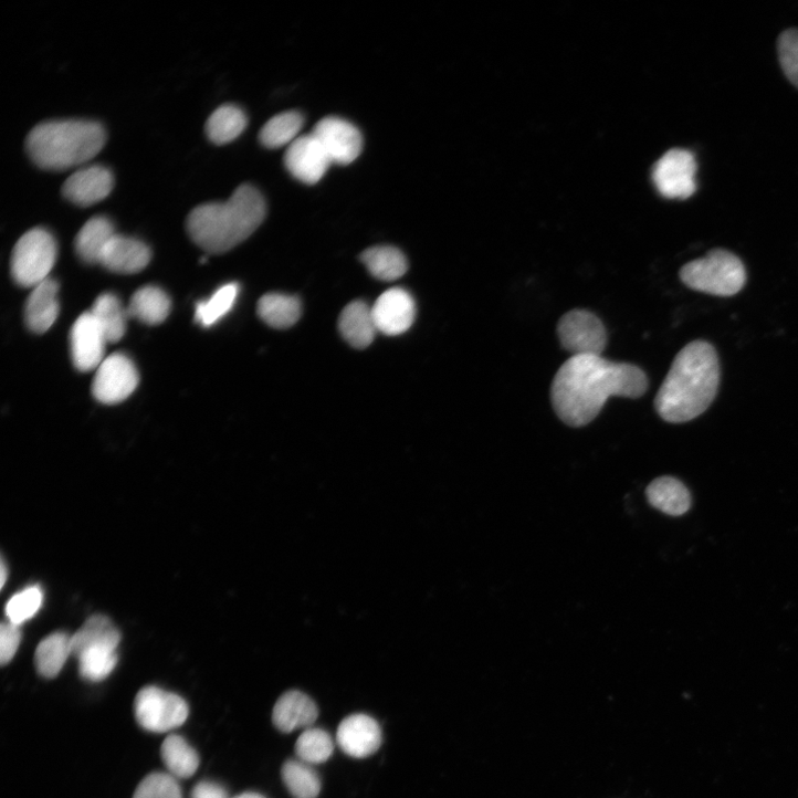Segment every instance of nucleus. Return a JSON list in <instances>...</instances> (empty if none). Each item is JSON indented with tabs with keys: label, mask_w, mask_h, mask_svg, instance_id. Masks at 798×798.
Instances as JSON below:
<instances>
[{
	"label": "nucleus",
	"mask_w": 798,
	"mask_h": 798,
	"mask_svg": "<svg viewBox=\"0 0 798 798\" xmlns=\"http://www.w3.org/2000/svg\"><path fill=\"white\" fill-rule=\"evenodd\" d=\"M371 312L377 332L396 336L411 328L416 321L417 306L407 290L393 287L377 298Z\"/></svg>",
	"instance_id": "f8f14e48"
},
{
	"label": "nucleus",
	"mask_w": 798,
	"mask_h": 798,
	"mask_svg": "<svg viewBox=\"0 0 798 798\" xmlns=\"http://www.w3.org/2000/svg\"><path fill=\"white\" fill-rule=\"evenodd\" d=\"M318 716L314 701L298 691H288L276 702L272 718L274 725L283 733L311 726Z\"/></svg>",
	"instance_id": "a211bd4d"
},
{
	"label": "nucleus",
	"mask_w": 798,
	"mask_h": 798,
	"mask_svg": "<svg viewBox=\"0 0 798 798\" xmlns=\"http://www.w3.org/2000/svg\"><path fill=\"white\" fill-rule=\"evenodd\" d=\"M116 234L114 223L107 217L91 219L76 237L78 256L86 263H101L106 248Z\"/></svg>",
	"instance_id": "412c9836"
},
{
	"label": "nucleus",
	"mask_w": 798,
	"mask_h": 798,
	"mask_svg": "<svg viewBox=\"0 0 798 798\" xmlns=\"http://www.w3.org/2000/svg\"><path fill=\"white\" fill-rule=\"evenodd\" d=\"M59 291V283L51 277L34 287L25 309L27 324L34 333L43 334L56 322L60 315Z\"/></svg>",
	"instance_id": "6ab92c4d"
},
{
	"label": "nucleus",
	"mask_w": 798,
	"mask_h": 798,
	"mask_svg": "<svg viewBox=\"0 0 798 798\" xmlns=\"http://www.w3.org/2000/svg\"><path fill=\"white\" fill-rule=\"evenodd\" d=\"M282 777L294 798H316L321 791L317 773L302 760H287L283 765Z\"/></svg>",
	"instance_id": "2f4dec72"
},
{
	"label": "nucleus",
	"mask_w": 798,
	"mask_h": 798,
	"mask_svg": "<svg viewBox=\"0 0 798 798\" xmlns=\"http://www.w3.org/2000/svg\"><path fill=\"white\" fill-rule=\"evenodd\" d=\"M90 312L97 321L108 343H117L124 337L129 315L116 295L111 293L101 295Z\"/></svg>",
	"instance_id": "c85d7f7f"
},
{
	"label": "nucleus",
	"mask_w": 798,
	"mask_h": 798,
	"mask_svg": "<svg viewBox=\"0 0 798 798\" xmlns=\"http://www.w3.org/2000/svg\"><path fill=\"white\" fill-rule=\"evenodd\" d=\"M72 356L81 371L97 369L104 361L108 340L91 312L75 322L71 333Z\"/></svg>",
	"instance_id": "2eb2a0df"
},
{
	"label": "nucleus",
	"mask_w": 798,
	"mask_h": 798,
	"mask_svg": "<svg viewBox=\"0 0 798 798\" xmlns=\"http://www.w3.org/2000/svg\"><path fill=\"white\" fill-rule=\"evenodd\" d=\"M696 169L693 154L683 149H672L658 160L652 171V179L664 198L685 200L696 191Z\"/></svg>",
	"instance_id": "1a4fd4ad"
},
{
	"label": "nucleus",
	"mask_w": 798,
	"mask_h": 798,
	"mask_svg": "<svg viewBox=\"0 0 798 798\" xmlns=\"http://www.w3.org/2000/svg\"><path fill=\"white\" fill-rule=\"evenodd\" d=\"M233 798H265L264 796L258 794V792H243L239 796H235Z\"/></svg>",
	"instance_id": "79ce46f5"
},
{
	"label": "nucleus",
	"mask_w": 798,
	"mask_h": 798,
	"mask_svg": "<svg viewBox=\"0 0 798 798\" xmlns=\"http://www.w3.org/2000/svg\"><path fill=\"white\" fill-rule=\"evenodd\" d=\"M135 715L143 728L164 733L181 726L187 721L189 706L175 693L157 686H147L136 696Z\"/></svg>",
	"instance_id": "0eeeda50"
},
{
	"label": "nucleus",
	"mask_w": 798,
	"mask_h": 798,
	"mask_svg": "<svg viewBox=\"0 0 798 798\" xmlns=\"http://www.w3.org/2000/svg\"><path fill=\"white\" fill-rule=\"evenodd\" d=\"M303 116L297 112H286L270 119L260 133L261 144L269 149L290 146L303 127Z\"/></svg>",
	"instance_id": "7c9ffc66"
},
{
	"label": "nucleus",
	"mask_w": 798,
	"mask_h": 798,
	"mask_svg": "<svg viewBox=\"0 0 798 798\" xmlns=\"http://www.w3.org/2000/svg\"><path fill=\"white\" fill-rule=\"evenodd\" d=\"M336 739L344 753L351 757L364 758L380 747L381 731L370 716L355 714L339 724Z\"/></svg>",
	"instance_id": "dca6fc26"
},
{
	"label": "nucleus",
	"mask_w": 798,
	"mask_h": 798,
	"mask_svg": "<svg viewBox=\"0 0 798 798\" xmlns=\"http://www.w3.org/2000/svg\"><path fill=\"white\" fill-rule=\"evenodd\" d=\"M557 333L561 346L574 354L573 356H601L608 342L601 319L585 309L566 313L559 319Z\"/></svg>",
	"instance_id": "6e6552de"
},
{
	"label": "nucleus",
	"mask_w": 798,
	"mask_h": 798,
	"mask_svg": "<svg viewBox=\"0 0 798 798\" xmlns=\"http://www.w3.org/2000/svg\"><path fill=\"white\" fill-rule=\"evenodd\" d=\"M73 655L72 637L56 632L45 638L35 653V664L39 673L48 679L56 678L69 658Z\"/></svg>",
	"instance_id": "bb28decb"
},
{
	"label": "nucleus",
	"mask_w": 798,
	"mask_h": 798,
	"mask_svg": "<svg viewBox=\"0 0 798 798\" xmlns=\"http://www.w3.org/2000/svg\"><path fill=\"white\" fill-rule=\"evenodd\" d=\"M115 186L113 172L99 165L75 171L64 183L63 196L78 207H92L112 193Z\"/></svg>",
	"instance_id": "4468645a"
},
{
	"label": "nucleus",
	"mask_w": 798,
	"mask_h": 798,
	"mask_svg": "<svg viewBox=\"0 0 798 798\" xmlns=\"http://www.w3.org/2000/svg\"><path fill=\"white\" fill-rule=\"evenodd\" d=\"M649 503L670 516L684 515L691 507V494L683 483L673 477L653 481L647 490Z\"/></svg>",
	"instance_id": "4be33fe9"
},
{
	"label": "nucleus",
	"mask_w": 798,
	"mask_h": 798,
	"mask_svg": "<svg viewBox=\"0 0 798 798\" xmlns=\"http://www.w3.org/2000/svg\"><path fill=\"white\" fill-rule=\"evenodd\" d=\"M120 633L112 620L105 616H94L72 637L74 657L94 648L116 649L120 643Z\"/></svg>",
	"instance_id": "5701e85b"
},
{
	"label": "nucleus",
	"mask_w": 798,
	"mask_h": 798,
	"mask_svg": "<svg viewBox=\"0 0 798 798\" xmlns=\"http://www.w3.org/2000/svg\"><path fill=\"white\" fill-rule=\"evenodd\" d=\"M248 126L245 113L234 105L219 107L208 119L206 134L211 143L227 145L239 138Z\"/></svg>",
	"instance_id": "a878e982"
},
{
	"label": "nucleus",
	"mask_w": 798,
	"mask_h": 798,
	"mask_svg": "<svg viewBox=\"0 0 798 798\" xmlns=\"http://www.w3.org/2000/svg\"><path fill=\"white\" fill-rule=\"evenodd\" d=\"M43 599V591L38 586L17 594L7 606V616L10 622L20 626L32 619L41 609Z\"/></svg>",
	"instance_id": "c9c22d12"
},
{
	"label": "nucleus",
	"mask_w": 798,
	"mask_h": 798,
	"mask_svg": "<svg viewBox=\"0 0 798 798\" xmlns=\"http://www.w3.org/2000/svg\"><path fill=\"white\" fill-rule=\"evenodd\" d=\"M338 325L343 337L355 348L369 346L377 332L371 307L361 301H355L344 308Z\"/></svg>",
	"instance_id": "aec40b11"
},
{
	"label": "nucleus",
	"mask_w": 798,
	"mask_h": 798,
	"mask_svg": "<svg viewBox=\"0 0 798 798\" xmlns=\"http://www.w3.org/2000/svg\"><path fill=\"white\" fill-rule=\"evenodd\" d=\"M302 307L297 297L272 293L264 295L258 304V314L269 326L288 328L301 317Z\"/></svg>",
	"instance_id": "cd10ccee"
},
{
	"label": "nucleus",
	"mask_w": 798,
	"mask_h": 798,
	"mask_svg": "<svg viewBox=\"0 0 798 798\" xmlns=\"http://www.w3.org/2000/svg\"><path fill=\"white\" fill-rule=\"evenodd\" d=\"M57 243L51 232L36 228L17 243L12 255V274L24 287H36L48 279L56 263Z\"/></svg>",
	"instance_id": "423d86ee"
},
{
	"label": "nucleus",
	"mask_w": 798,
	"mask_h": 798,
	"mask_svg": "<svg viewBox=\"0 0 798 798\" xmlns=\"http://www.w3.org/2000/svg\"><path fill=\"white\" fill-rule=\"evenodd\" d=\"M22 634L19 626L9 622L0 628V662L3 665L10 663L20 647Z\"/></svg>",
	"instance_id": "58836bf2"
},
{
	"label": "nucleus",
	"mask_w": 798,
	"mask_h": 798,
	"mask_svg": "<svg viewBox=\"0 0 798 798\" xmlns=\"http://www.w3.org/2000/svg\"><path fill=\"white\" fill-rule=\"evenodd\" d=\"M81 675L91 682H99L107 679L115 670L118 662L116 649L94 648L77 657Z\"/></svg>",
	"instance_id": "72a5a7b5"
},
{
	"label": "nucleus",
	"mask_w": 798,
	"mask_h": 798,
	"mask_svg": "<svg viewBox=\"0 0 798 798\" xmlns=\"http://www.w3.org/2000/svg\"><path fill=\"white\" fill-rule=\"evenodd\" d=\"M718 384L714 347L703 340L692 342L674 358L655 397L657 412L668 423L690 422L712 405Z\"/></svg>",
	"instance_id": "f03ea898"
},
{
	"label": "nucleus",
	"mask_w": 798,
	"mask_h": 798,
	"mask_svg": "<svg viewBox=\"0 0 798 798\" xmlns=\"http://www.w3.org/2000/svg\"><path fill=\"white\" fill-rule=\"evenodd\" d=\"M191 798H229V795L222 785L203 780L195 786Z\"/></svg>",
	"instance_id": "ea45409f"
},
{
	"label": "nucleus",
	"mask_w": 798,
	"mask_h": 798,
	"mask_svg": "<svg viewBox=\"0 0 798 798\" xmlns=\"http://www.w3.org/2000/svg\"><path fill=\"white\" fill-rule=\"evenodd\" d=\"M284 162L290 174L306 185L317 183L332 165L313 134L301 136L291 144L286 149Z\"/></svg>",
	"instance_id": "ddd939ff"
},
{
	"label": "nucleus",
	"mask_w": 798,
	"mask_h": 798,
	"mask_svg": "<svg viewBox=\"0 0 798 798\" xmlns=\"http://www.w3.org/2000/svg\"><path fill=\"white\" fill-rule=\"evenodd\" d=\"M777 51L785 76L798 88V31H785L778 39Z\"/></svg>",
	"instance_id": "4c0bfd02"
},
{
	"label": "nucleus",
	"mask_w": 798,
	"mask_h": 798,
	"mask_svg": "<svg viewBox=\"0 0 798 798\" xmlns=\"http://www.w3.org/2000/svg\"><path fill=\"white\" fill-rule=\"evenodd\" d=\"M322 145L332 164L349 165L361 153L363 138L350 123L327 117L322 119L312 133Z\"/></svg>",
	"instance_id": "9b49d317"
},
{
	"label": "nucleus",
	"mask_w": 798,
	"mask_h": 798,
	"mask_svg": "<svg viewBox=\"0 0 798 798\" xmlns=\"http://www.w3.org/2000/svg\"><path fill=\"white\" fill-rule=\"evenodd\" d=\"M266 204L251 185L240 186L225 202L197 207L188 217L192 241L211 254L225 253L249 239L262 224Z\"/></svg>",
	"instance_id": "7ed1b4c3"
},
{
	"label": "nucleus",
	"mask_w": 798,
	"mask_h": 798,
	"mask_svg": "<svg viewBox=\"0 0 798 798\" xmlns=\"http://www.w3.org/2000/svg\"><path fill=\"white\" fill-rule=\"evenodd\" d=\"M171 302L165 291L157 286H146L137 291L127 308L129 317L148 325H158L170 314Z\"/></svg>",
	"instance_id": "b1692460"
},
{
	"label": "nucleus",
	"mask_w": 798,
	"mask_h": 798,
	"mask_svg": "<svg viewBox=\"0 0 798 798\" xmlns=\"http://www.w3.org/2000/svg\"><path fill=\"white\" fill-rule=\"evenodd\" d=\"M106 138L105 128L96 122L52 120L30 133L27 149L40 168L66 171L93 160L105 147Z\"/></svg>",
	"instance_id": "20e7f679"
},
{
	"label": "nucleus",
	"mask_w": 798,
	"mask_h": 798,
	"mask_svg": "<svg viewBox=\"0 0 798 798\" xmlns=\"http://www.w3.org/2000/svg\"><path fill=\"white\" fill-rule=\"evenodd\" d=\"M151 252L144 242L116 234L106 248L101 264L112 272L135 274L149 264Z\"/></svg>",
	"instance_id": "f3484780"
},
{
	"label": "nucleus",
	"mask_w": 798,
	"mask_h": 798,
	"mask_svg": "<svg viewBox=\"0 0 798 798\" xmlns=\"http://www.w3.org/2000/svg\"><path fill=\"white\" fill-rule=\"evenodd\" d=\"M680 277L691 290L726 297L743 288L746 272L736 255L716 249L685 264L680 271Z\"/></svg>",
	"instance_id": "39448f33"
},
{
	"label": "nucleus",
	"mask_w": 798,
	"mask_h": 798,
	"mask_svg": "<svg viewBox=\"0 0 798 798\" xmlns=\"http://www.w3.org/2000/svg\"><path fill=\"white\" fill-rule=\"evenodd\" d=\"M300 760L307 764L326 762L333 754L334 744L327 732L321 728H308L295 745Z\"/></svg>",
	"instance_id": "f704fd0d"
},
{
	"label": "nucleus",
	"mask_w": 798,
	"mask_h": 798,
	"mask_svg": "<svg viewBox=\"0 0 798 798\" xmlns=\"http://www.w3.org/2000/svg\"><path fill=\"white\" fill-rule=\"evenodd\" d=\"M647 389V375L638 366L602 356H571L554 378L552 402L565 424L582 428L599 416L609 397L638 398Z\"/></svg>",
	"instance_id": "f257e3e1"
},
{
	"label": "nucleus",
	"mask_w": 798,
	"mask_h": 798,
	"mask_svg": "<svg viewBox=\"0 0 798 798\" xmlns=\"http://www.w3.org/2000/svg\"><path fill=\"white\" fill-rule=\"evenodd\" d=\"M161 757L170 775L176 778L191 777L200 765L197 750L179 735H170L165 739Z\"/></svg>",
	"instance_id": "c756f323"
},
{
	"label": "nucleus",
	"mask_w": 798,
	"mask_h": 798,
	"mask_svg": "<svg viewBox=\"0 0 798 798\" xmlns=\"http://www.w3.org/2000/svg\"><path fill=\"white\" fill-rule=\"evenodd\" d=\"M0 570H2V575H0V578H2V584H0V585H2V586H0V587L4 588L7 580H8V574H9L8 566H7L4 558L2 559V567H0Z\"/></svg>",
	"instance_id": "a19ab883"
},
{
	"label": "nucleus",
	"mask_w": 798,
	"mask_h": 798,
	"mask_svg": "<svg viewBox=\"0 0 798 798\" xmlns=\"http://www.w3.org/2000/svg\"><path fill=\"white\" fill-rule=\"evenodd\" d=\"M139 375L135 364L123 354H113L97 368L93 393L98 402L115 406L126 401L136 390Z\"/></svg>",
	"instance_id": "9d476101"
},
{
	"label": "nucleus",
	"mask_w": 798,
	"mask_h": 798,
	"mask_svg": "<svg viewBox=\"0 0 798 798\" xmlns=\"http://www.w3.org/2000/svg\"><path fill=\"white\" fill-rule=\"evenodd\" d=\"M133 798H182V792L176 777L154 773L139 784Z\"/></svg>",
	"instance_id": "e433bc0d"
},
{
	"label": "nucleus",
	"mask_w": 798,
	"mask_h": 798,
	"mask_svg": "<svg viewBox=\"0 0 798 798\" xmlns=\"http://www.w3.org/2000/svg\"><path fill=\"white\" fill-rule=\"evenodd\" d=\"M239 290L237 283H229L216 291L210 298L199 302L196 306V321L204 327L217 324L233 308Z\"/></svg>",
	"instance_id": "473e14b6"
},
{
	"label": "nucleus",
	"mask_w": 798,
	"mask_h": 798,
	"mask_svg": "<svg viewBox=\"0 0 798 798\" xmlns=\"http://www.w3.org/2000/svg\"><path fill=\"white\" fill-rule=\"evenodd\" d=\"M360 260L374 277L386 282L402 277L409 269L406 255L393 246L370 248Z\"/></svg>",
	"instance_id": "393cba45"
}]
</instances>
